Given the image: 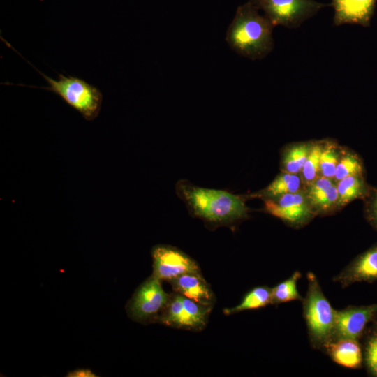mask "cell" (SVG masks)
Here are the masks:
<instances>
[{
    "label": "cell",
    "instance_id": "1",
    "mask_svg": "<svg viewBox=\"0 0 377 377\" xmlns=\"http://www.w3.org/2000/svg\"><path fill=\"white\" fill-rule=\"evenodd\" d=\"M176 191L193 215L209 223L230 225L248 216L249 208L241 195L197 186L185 180L177 183Z\"/></svg>",
    "mask_w": 377,
    "mask_h": 377
},
{
    "label": "cell",
    "instance_id": "2",
    "mask_svg": "<svg viewBox=\"0 0 377 377\" xmlns=\"http://www.w3.org/2000/svg\"><path fill=\"white\" fill-rule=\"evenodd\" d=\"M274 26L250 1L239 6L228 27L226 41L239 54L251 59H262L273 49Z\"/></svg>",
    "mask_w": 377,
    "mask_h": 377
},
{
    "label": "cell",
    "instance_id": "3",
    "mask_svg": "<svg viewBox=\"0 0 377 377\" xmlns=\"http://www.w3.org/2000/svg\"><path fill=\"white\" fill-rule=\"evenodd\" d=\"M307 290L303 297V316L308 337L313 348L324 349L334 339L336 309L323 292L315 274H306Z\"/></svg>",
    "mask_w": 377,
    "mask_h": 377
},
{
    "label": "cell",
    "instance_id": "4",
    "mask_svg": "<svg viewBox=\"0 0 377 377\" xmlns=\"http://www.w3.org/2000/svg\"><path fill=\"white\" fill-rule=\"evenodd\" d=\"M29 64L38 72L49 84V87H34L51 91L59 96L68 105L78 111L87 121L94 119L99 114L103 96L94 86L78 77L62 74L57 80H53Z\"/></svg>",
    "mask_w": 377,
    "mask_h": 377
},
{
    "label": "cell",
    "instance_id": "5",
    "mask_svg": "<svg viewBox=\"0 0 377 377\" xmlns=\"http://www.w3.org/2000/svg\"><path fill=\"white\" fill-rule=\"evenodd\" d=\"M274 26L297 28L324 7L332 6L315 0H249Z\"/></svg>",
    "mask_w": 377,
    "mask_h": 377
},
{
    "label": "cell",
    "instance_id": "6",
    "mask_svg": "<svg viewBox=\"0 0 377 377\" xmlns=\"http://www.w3.org/2000/svg\"><path fill=\"white\" fill-rule=\"evenodd\" d=\"M170 296L163 290L161 280L151 275L137 288L128 302V315L140 323L158 321Z\"/></svg>",
    "mask_w": 377,
    "mask_h": 377
},
{
    "label": "cell",
    "instance_id": "7",
    "mask_svg": "<svg viewBox=\"0 0 377 377\" xmlns=\"http://www.w3.org/2000/svg\"><path fill=\"white\" fill-rule=\"evenodd\" d=\"M212 307L175 293L170 296L158 321L176 328L200 330L207 324Z\"/></svg>",
    "mask_w": 377,
    "mask_h": 377
},
{
    "label": "cell",
    "instance_id": "8",
    "mask_svg": "<svg viewBox=\"0 0 377 377\" xmlns=\"http://www.w3.org/2000/svg\"><path fill=\"white\" fill-rule=\"evenodd\" d=\"M153 276L158 279L171 281L175 278L192 272H200L196 262L183 251L168 245L155 246L151 251Z\"/></svg>",
    "mask_w": 377,
    "mask_h": 377
},
{
    "label": "cell",
    "instance_id": "9",
    "mask_svg": "<svg viewBox=\"0 0 377 377\" xmlns=\"http://www.w3.org/2000/svg\"><path fill=\"white\" fill-rule=\"evenodd\" d=\"M264 208L267 213L294 226L307 223L314 212L306 194L301 191L264 199Z\"/></svg>",
    "mask_w": 377,
    "mask_h": 377
},
{
    "label": "cell",
    "instance_id": "10",
    "mask_svg": "<svg viewBox=\"0 0 377 377\" xmlns=\"http://www.w3.org/2000/svg\"><path fill=\"white\" fill-rule=\"evenodd\" d=\"M377 313V304L347 306L336 310L334 339L358 340L368 323ZM332 340V341H333Z\"/></svg>",
    "mask_w": 377,
    "mask_h": 377
},
{
    "label": "cell",
    "instance_id": "11",
    "mask_svg": "<svg viewBox=\"0 0 377 377\" xmlns=\"http://www.w3.org/2000/svg\"><path fill=\"white\" fill-rule=\"evenodd\" d=\"M376 0H332L334 24H357L368 27L374 14Z\"/></svg>",
    "mask_w": 377,
    "mask_h": 377
},
{
    "label": "cell",
    "instance_id": "12",
    "mask_svg": "<svg viewBox=\"0 0 377 377\" xmlns=\"http://www.w3.org/2000/svg\"><path fill=\"white\" fill-rule=\"evenodd\" d=\"M377 279V247L371 249L358 256L333 280L341 287L360 281H370Z\"/></svg>",
    "mask_w": 377,
    "mask_h": 377
},
{
    "label": "cell",
    "instance_id": "13",
    "mask_svg": "<svg viewBox=\"0 0 377 377\" xmlns=\"http://www.w3.org/2000/svg\"><path fill=\"white\" fill-rule=\"evenodd\" d=\"M175 293L197 303L212 306L214 295L200 272L182 274L170 281Z\"/></svg>",
    "mask_w": 377,
    "mask_h": 377
},
{
    "label": "cell",
    "instance_id": "14",
    "mask_svg": "<svg viewBox=\"0 0 377 377\" xmlns=\"http://www.w3.org/2000/svg\"><path fill=\"white\" fill-rule=\"evenodd\" d=\"M324 351L336 364L348 369H358L362 353L358 341L352 339H335L327 344Z\"/></svg>",
    "mask_w": 377,
    "mask_h": 377
},
{
    "label": "cell",
    "instance_id": "15",
    "mask_svg": "<svg viewBox=\"0 0 377 377\" xmlns=\"http://www.w3.org/2000/svg\"><path fill=\"white\" fill-rule=\"evenodd\" d=\"M302 179L297 174L284 172L277 176L265 188L255 194L264 199L274 198L300 191Z\"/></svg>",
    "mask_w": 377,
    "mask_h": 377
},
{
    "label": "cell",
    "instance_id": "16",
    "mask_svg": "<svg viewBox=\"0 0 377 377\" xmlns=\"http://www.w3.org/2000/svg\"><path fill=\"white\" fill-rule=\"evenodd\" d=\"M272 288L266 286H258L248 292L238 305L224 309L223 313L230 315L243 311L257 309L272 304Z\"/></svg>",
    "mask_w": 377,
    "mask_h": 377
},
{
    "label": "cell",
    "instance_id": "17",
    "mask_svg": "<svg viewBox=\"0 0 377 377\" xmlns=\"http://www.w3.org/2000/svg\"><path fill=\"white\" fill-rule=\"evenodd\" d=\"M302 274L295 271L293 274L278 283L272 288V304H279L294 300L302 301L303 297L299 293L297 281L301 278Z\"/></svg>",
    "mask_w": 377,
    "mask_h": 377
},
{
    "label": "cell",
    "instance_id": "18",
    "mask_svg": "<svg viewBox=\"0 0 377 377\" xmlns=\"http://www.w3.org/2000/svg\"><path fill=\"white\" fill-rule=\"evenodd\" d=\"M337 188L338 193L337 206L341 207L359 198L363 193L364 184L362 176H350L337 182Z\"/></svg>",
    "mask_w": 377,
    "mask_h": 377
},
{
    "label": "cell",
    "instance_id": "19",
    "mask_svg": "<svg viewBox=\"0 0 377 377\" xmlns=\"http://www.w3.org/2000/svg\"><path fill=\"white\" fill-rule=\"evenodd\" d=\"M311 145L308 143L295 144L284 151L282 166L285 172L298 174L302 171L308 157Z\"/></svg>",
    "mask_w": 377,
    "mask_h": 377
},
{
    "label": "cell",
    "instance_id": "20",
    "mask_svg": "<svg viewBox=\"0 0 377 377\" xmlns=\"http://www.w3.org/2000/svg\"><path fill=\"white\" fill-rule=\"evenodd\" d=\"M306 197L313 212H329L337 206L338 193L337 184L312 193H306Z\"/></svg>",
    "mask_w": 377,
    "mask_h": 377
},
{
    "label": "cell",
    "instance_id": "21",
    "mask_svg": "<svg viewBox=\"0 0 377 377\" xmlns=\"http://www.w3.org/2000/svg\"><path fill=\"white\" fill-rule=\"evenodd\" d=\"M323 146L324 145L320 142L311 145L308 157L301 171L302 179L307 185L320 175V159Z\"/></svg>",
    "mask_w": 377,
    "mask_h": 377
},
{
    "label": "cell",
    "instance_id": "22",
    "mask_svg": "<svg viewBox=\"0 0 377 377\" xmlns=\"http://www.w3.org/2000/svg\"><path fill=\"white\" fill-rule=\"evenodd\" d=\"M340 154L334 143L327 142L324 145L320 159V176L333 179Z\"/></svg>",
    "mask_w": 377,
    "mask_h": 377
},
{
    "label": "cell",
    "instance_id": "23",
    "mask_svg": "<svg viewBox=\"0 0 377 377\" xmlns=\"http://www.w3.org/2000/svg\"><path fill=\"white\" fill-rule=\"evenodd\" d=\"M362 165L358 158L352 154L340 156L334 179L336 182L350 176H362Z\"/></svg>",
    "mask_w": 377,
    "mask_h": 377
},
{
    "label": "cell",
    "instance_id": "24",
    "mask_svg": "<svg viewBox=\"0 0 377 377\" xmlns=\"http://www.w3.org/2000/svg\"><path fill=\"white\" fill-rule=\"evenodd\" d=\"M364 360L369 373L377 376V331L372 333L367 340Z\"/></svg>",
    "mask_w": 377,
    "mask_h": 377
},
{
    "label": "cell",
    "instance_id": "25",
    "mask_svg": "<svg viewBox=\"0 0 377 377\" xmlns=\"http://www.w3.org/2000/svg\"><path fill=\"white\" fill-rule=\"evenodd\" d=\"M66 376L68 377H96L97 375H96L94 373H93L90 369H78L73 370L72 371H69Z\"/></svg>",
    "mask_w": 377,
    "mask_h": 377
},
{
    "label": "cell",
    "instance_id": "26",
    "mask_svg": "<svg viewBox=\"0 0 377 377\" xmlns=\"http://www.w3.org/2000/svg\"><path fill=\"white\" fill-rule=\"evenodd\" d=\"M369 216L371 221L377 227V193L371 199L369 208Z\"/></svg>",
    "mask_w": 377,
    "mask_h": 377
}]
</instances>
